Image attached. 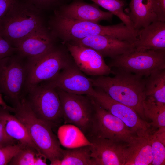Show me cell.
Masks as SVG:
<instances>
[{"label": "cell", "mask_w": 165, "mask_h": 165, "mask_svg": "<svg viewBox=\"0 0 165 165\" xmlns=\"http://www.w3.org/2000/svg\"><path fill=\"white\" fill-rule=\"evenodd\" d=\"M137 50H165V22L157 20L139 30Z\"/></svg>", "instance_id": "cell-18"}, {"label": "cell", "mask_w": 165, "mask_h": 165, "mask_svg": "<svg viewBox=\"0 0 165 165\" xmlns=\"http://www.w3.org/2000/svg\"><path fill=\"white\" fill-rule=\"evenodd\" d=\"M94 114L90 131L86 137L107 138L129 143L136 136L120 119L99 104L92 97Z\"/></svg>", "instance_id": "cell-10"}, {"label": "cell", "mask_w": 165, "mask_h": 165, "mask_svg": "<svg viewBox=\"0 0 165 165\" xmlns=\"http://www.w3.org/2000/svg\"><path fill=\"white\" fill-rule=\"evenodd\" d=\"M151 139L152 156L151 165H165V145L158 140L153 134L151 135Z\"/></svg>", "instance_id": "cell-27"}, {"label": "cell", "mask_w": 165, "mask_h": 165, "mask_svg": "<svg viewBox=\"0 0 165 165\" xmlns=\"http://www.w3.org/2000/svg\"><path fill=\"white\" fill-rule=\"evenodd\" d=\"M50 31L62 44L94 35L114 37L120 40L130 42L133 30L122 22L116 24L103 26L91 22L66 18L54 13L49 22Z\"/></svg>", "instance_id": "cell-2"}, {"label": "cell", "mask_w": 165, "mask_h": 165, "mask_svg": "<svg viewBox=\"0 0 165 165\" xmlns=\"http://www.w3.org/2000/svg\"><path fill=\"white\" fill-rule=\"evenodd\" d=\"M17 49L0 34V59L10 56L17 53Z\"/></svg>", "instance_id": "cell-31"}, {"label": "cell", "mask_w": 165, "mask_h": 165, "mask_svg": "<svg viewBox=\"0 0 165 165\" xmlns=\"http://www.w3.org/2000/svg\"><path fill=\"white\" fill-rule=\"evenodd\" d=\"M151 135L148 137L136 136L128 144L124 165H151L152 156Z\"/></svg>", "instance_id": "cell-19"}, {"label": "cell", "mask_w": 165, "mask_h": 165, "mask_svg": "<svg viewBox=\"0 0 165 165\" xmlns=\"http://www.w3.org/2000/svg\"><path fill=\"white\" fill-rule=\"evenodd\" d=\"M68 43L91 48L104 58L112 59L134 49V44L114 37L104 35L91 36Z\"/></svg>", "instance_id": "cell-16"}, {"label": "cell", "mask_w": 165, "mask_h": 165, "mask_svg": "<svg viewBox=\"0 0 165 165\" xmlns=\"http://www.w3.org/2000/svg\"><path fill=\"white\" fill-rule=\"evenodd\" d=\"M0 105L4 108L9 109L10 107L8 106L4 101L2 97V94L0 93Z\"/></svg>", "instance_id": "cell-34"}, {"label": "cell", "mask_w": 165, "mask_h": 165, "mask_svg": "<svg viewBox=\"0 0 165 165\" xmlns=\"http://www.w3.org/2000/svg\"><path fill=\"white\" fill-rule=\"evenodd\" d=\"M90 145L64 149L62 158L50 163V165H94L91 156Z\"/></svg>", "instance_id": "cell-22"}, {"label": "cell", "mask_w": 165, "mask_h": 165, "mask_svg": "<svg viewBox=\"0 0 165 165\" xmlns=\"http://www.w3.org/2000/svg\"><path fill=\"white\" fill-rule=\"evenodd\" d=\"M23 148L19 144L0 146V165H6Z\"/></svg>", "instance_id": "cell-28"}, {"label": "cell", "mask_w": 165, "mask_h": 165, "mask_svg": "<svg viewBox=\"0 0 165 165\" xmlns=\"http://www.w3.org/2000/svg\"><path fill=\"white\" fill-rule=\"evenodd\" d=\"M27 75L26 58L16 53L0 59V93L13 105L23 96Z\"/></svg>", "instance_id": "cell-7"}, {"label": "cell", "mask_w": 165, "mask_h": 165, "mask_svg": "<svg viewBox=\"0 0 165 165\" xmlns=\"http://www.w3.org/2000/svg\"><path fill=\"white\" fill-rule=\"evenodd\" d=\"M56 39L45 26L23 39L16 47V53L25 58L41 54L56 45Z\"/></svg>", "instance_id": "cell-17"}, {"label": "cell", "mask_w": 165, "mask_h": 165, "mask_svg": "<svg viewBox=\"0 0 165 165\" xmlns=\"http://www.w3.org/2000/svg\"><path fill=\"white\" fill-rule=\"evenodd\" d=\"M27 75L24 90L28 88L53 78L73 61L65 45H56L46 52L26 58Z\"/></svg>", "instance_id": "cell-5"}, {"label": "cell", "mask_w": 165, "mask_h": 165, "mask_svg": "<svg viewBox=\"0 0 165 165\" xmlns=\"http://www.w3.org/2000/svg\"><path fill=\"white\" fill-rule=\"evenodd\" d=\"M108 65L145 77L165 69V50H133L111 59Z\"/></svg>", "instance_id": "cell-9"}, {"label": "cell", "mask_w": 165, "mask_h": 165, "mask_svg": "<svg viewBox=\"0 0 165 165\" xmlns=\"http://www.w3.org/2000/svg\"><path fill=\"white\" fill-rule=\"evenodd\" d=\"M5 108L1 106L0 108V146H5L15 144L17 141L10 136L5 129L6 120L4 111Z\"/></svg>", "instance_id": "cell-30"}, {"label": "cell", "mask_w": 165, "mask_h": 165, "mask_svg": "<svg viewBox=\"0 0 165 165\" xmlns=\"http://www.w3.org/2000/svg\"><path fill=\"white\" fill-rule=\"evenodd\" d=\"M42 11L23 0H17L0 21V34L16 48L24 38L45 26Z\"/></svg>", "instance_id": "cell-4"}, {"label": "cell", "mask_w": 165, "mask_h": 165, "mask_svg": "<svg viewBox=\"0 0 165 165\" xmlns=\"http://www.w3.org/2000/svg\"><path fill=\"white\" fill-rule=\"evenodd\" d=\"M23 97L35 115L52 128L63 120L61 101L56 88L41 83L26 89Z\"/></svg>", "instance_id": "cell-6"}, {"label": "cell", "mask_w": 165, "mask_h": 165, "mask_svg": "<svg viewBox=\"0 0 165 165\" xmlns=\"http://www.w3.org/2000/svg\"><path fill=\"white\" fill-rule=\"evenodd\" d=\"M90 0L116 16L129 28L134 29L130 17L124 11L123 9L126 5L125 0Z\"/></svg>", "instance_id": "cell-25"}, {"label": "cell", "mask_w": 165, "mask_h": 165, "mask_svg": "<svg viewBox=\"0 0 165 165\" xmlns=\"http://www.w3.org/2000/svg\"><path fill=\"white\" fill-rule=\"evenodd\" d=\"M4 113L6 120L5 129L8 134L18 141L23 148H32L39 152L24 124L14 115L10 114L7 109H5Z\"/></svg>", "instance_id": "cell-21"}, {"label": "cell", "mask_w": 165, "mask_h": 165, "mask_svg": "<svg viewBox=\"0 0 165 165\" xmlns=\"http://www.w3.org/2000/svg\"><path fill=\"white\" fill-rule=\"evenodd\" d=\"M42 83L75 94L92 96L94 90L90 78L79 69L73 60L53 78Z\"/></svg>", "instance_id": "cell-12"}, {"label": "cell", "mask_w": 165, "mask_h": 165, "mask_svg": "<svg viewBox=\"0 0 165 165\" xmlns=\"http://www.w3.org/2000/svg\"><path fill=\"white\" fill-rule=\"evenodd\" d=\"M44 156L36 150L31 148H23L10 161L9 165H43Z\"/></svg>", "instance_id": "cell-26"}, {"label": "cell", "mask_w": 165, "mask_h": 165, "mask_svg": "<svg viewBox=\"0 0 165 165\" xmlns=\"http://www.w3.org/2000/svg\"><path fill=\"white\" fill-rule=\"evenodd\" d=\"M13 106L11 107L9 112H13L26 127L39 152L50 163L61 160L64 149L53 132L52 128L35 115L23 97Z\"/></svg>", "instance_id": "cell-3"}, {"label": "cell", "mask_w": 165, "mask_h": 165, "mask_svg": "<svg viewBox=\"0 0 165 165\" xmlns=\"http://www.w3.org/2000/svg\"><path fill=\"white\" fill-rule=\"evenodd\" d=\"M17 0H0V21Z\"/></svg>", "instance_id": "cell-33"}, {"label": "cell", "mask_w": 165, "mask_h": 165, "mask_svg": "<svg viewBox=\"0 0 165 165\" xmlns=\"http://www.w3.org/2000/svg\"><path fill=\"white\" fill-rule=\"evenodd\" d=\"M94 88L91 96L104 109L122 121L136 136L148 137L154 132L151 123L142 119L134 109L113 100L100 89Z\"/></svg>", "instance_id": "cell-11"}, {"label": "cell", "mask_w": 165, "mask_h": 165, "mask_svg": "<svg viewBox=\"0 0 165 165\" xmlns=\"http://www.w3.org/2000/svg\"><path fill=\"white\" fill-rule=\"evenodd\" d=\"M113 77L106 75L90 78L93 86L100 89L115 101L134 109L143 119V103L146 97L145 77L118 69Z\"/></svg>", "instance_id": "cell-1"}, {"label": "cell", "mask_w": 165, "mask_h": 165, "mask_svg": "<svg viewBox=\"0 0 165 165\" xmlns=\"http://www.w3.org/2000/svg\"><path fill=\"white\" fill-rule=\"evenodd\" d=\"M56 89L61 101L64 124L76 127L86 137L90 131L94 114L91 97L69 94Z\"/></svg>", "instance_id": "cell-8"}, {"label": "cell", "mask_w": 165, "mask_h": 165, "mask_svg": "<svg viewBox=\"0 0 165 165\" xmlns=\"http://www.w3.org/2000/svg\"><path fill=\"white\" fill-rule=\"evenodd\" d=\"M54 13L72 20L99 24L101 21H110L113 15L109 12L101 10L96 4L89 3L82 0H73L54 10Z\"/></svg>", "instance_id": "cell-15"}, {"label": "cell", "mask_w": 165, "mask_h": 165, "mask_svg": "<svg viewBox=\"0 0 165 165\" xmlns=\"http://www.w3.org/2000/svg\"><path fill=\"white\" fill-rule=\"evenodd\" d=\"M144 116L152 121L154 127L165 128V103L158 102L151 97H147L143 103Z\"/></svg>", "instance_id": "cell-24"}, {"label": "cell", "mask_w": 165, "mask_h": 165, "mask_svg": "<svg viewBox=\"0 0 165 165\" xmlns=\"http://www.w3.org/2000/svg\"><path fill=\"white\" fill-rule=\"evenodd\" d=\"M42 11L58 8L69 0H23Z\"/></svg>", "instance_id": "cell-29"}, {"label": "cell", "mask_w": 165, "mask_h": 165, "mask_svg": "<svg viewBox=\"0 0 165 165\" xmlns=\"http://www.w3.org/2000/svg\"><path fill=\"white\" fill-rule=\"evenodd\" d=\"M1 106L0 105V108Z\"/></svg>", "instance_id": "cell-35"}, {"label": "cell", "mask_w": 165, "mask_h": 165, "mask_svg": "<svg viewBox=\"0 0 165 165\" xmlns=\"http://www.w3.org/2000/svg\"><path fill=\"white\" fill-rule=\"evenodd\" d=\"M64 45L75 64L83 73L94 76L114 74V71L106 63L103 57L95 50L70 43Z\"/></svg>", "instance_id": "cell-14"}, {"label": "cell", "mask_w": 165, "mask_h": 165, "mask_svg": "<svg viewBox=\"0 0 165 165\" xmlns=\"http://www.w3.org/2000/svg\"><path fill=\"white\" fill-rule=\"evenodd\" d=\"M128 11L127 15L136 30L145 28L158 20L153 9L152 0H131Z\"/></svg>", "instance_id": "cell-20"}, {"label": "cell", "mask_w": 165, "mask_h": 165, "mask_svg": "<svg viewBox=\"0 0 165 165\" xmlns=\"http://www.w3.org/2000/svg\"><path fill=\"white\" fill-rule=\"evenodd\" d=\"M152 2L158 20L165 22V0H152Z\"/></svg>", "instance_id": "cell-32"}, {"label": "cell", "mask_w": 165, "mask_h": 165, "mask_svg": "<svg viewBox=\"0 0 165 165\" xmlns=\"http://www.w3.org/2000/svg\"><path fill=\"white\" fill-rule=\"evenodd\" d=\"M87 139L94 165H124L129 143L93 137Z\"/></svg>", "instance_id": "cell-13"}, {"label": "cell", "mask_w": 165, "mask_h": 165, "mask_svg": "<svg viewBox=\"0 0 165 165\" xmlns=\"http://www.w3.org/2000/svg\"><path fill=\"white\" fill-rule=\"evenodd\" d=\"M145 92L146 97L165 103V69L155 71L145 77Z\"/></svg>", "instance_id": "cell-23"}]
</instances>
